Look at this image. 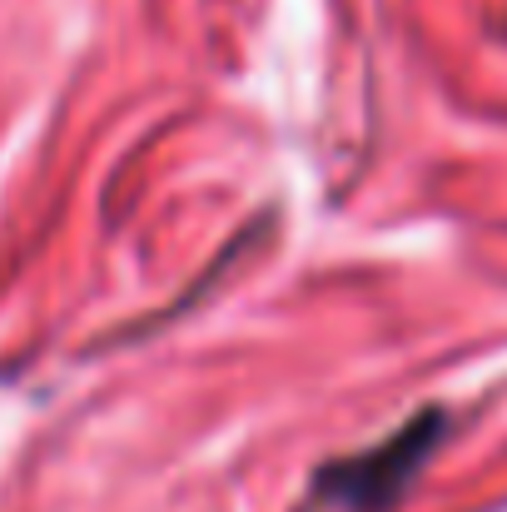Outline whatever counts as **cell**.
<instances>
[{
    "label": "cell",
    "instance_id": "1",
    "mask_svg": "<svg viewBox=\"0 0 507 512\" xmlns=\"http://www.w3.org/2000/svg\"><path fill=\"white\" fill-rule=\"evenodd\" d=\"M428 443H433V423H413L408 433H398L378 453L353 458V463H338V473L329 478V493H338L343 503H358V508L388 503L408 483V473L423 463V448Z\"/></svg>",
    "mask_w": 507,
    "mask_h": 512
}]
</instances>
